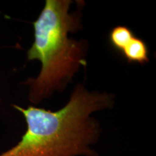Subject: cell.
I'll return each instance as SVG.
<instances>
[{"instance_id": "6da1fadb", "label": "cell", "mask_w": 156, "mask_h": 156, "mask_svg": "<svg viewBox=\"0 0 156 156\" xmlns=\"http://www.w3.org/2000/svg\"><path fill=\"white\" fill-rule=\"evenodd\" d=\"M115 98L112 93L90 91L77 83L67 103L57 111L13 104L24 116L26 130L0 156H98L93 146L102 129L93 114L114 108Z\"/></svg>"}, {"instance_id": "3957f363", "label": "cell", "mask_w": 156, "mask_h": 156, "mask_svg": "<svg viewBox=\"0 0 156 156\" xmlns=\"http://www.w3.org/2000/svg\"><path fill=\"white\" fill-rule=\"evenodd\" d=\"M129 64L145 65L150 62L149 48L143 39L134 36L125 45L119 54Z\"/></svg>"}, {"instance_id": "277c9868", "label": "cell", "mask_w": 156, "mask_h": 156, "mask_svg": "<svg viewBox=\"0 0 156 156\" xmlns=\"http://www.w3.org/2000/svg\"><path fill=\"white\" fill-rule=\"evenodd\" d=\"M135 36L131 28L125 25H116L108 34V42L117 53L122 52L125 45Z\"/></svg>"}, {"instance_id": "7a4b0ae2", "label": "cell", "mask_w": 156, "mask_h": 156, "mask_svg": "<svg viewBox=\"0 0 156 156\" xmlns=\"http://www.w3.org/2000/svg\"><path fill=\"white\" fill-rule=\"evenodd\" d=\"M73 4L72 0H46L33 22L34 41L27 51V58L38 60L41 68L36 77H28L23 83L28 87L33 106L63 92L80 67L87 64L88 41L69 37L83 28V8L70 12Z\"/></svg>"}, {"instance_id": "5b68a950", "label": "cell", "mask_w": 156, "mask_h": 156, "mask_svg": "<svg viewBox=\"0 0 156 156\" xmlns=\"http://www.w3.org/2000/svg\"><path fill=\"white\" fill-rule=\"evenodd\" d=\"M1 103H2V100H1V98H0V105H1Z\"/></svg>"}]
</instances>
